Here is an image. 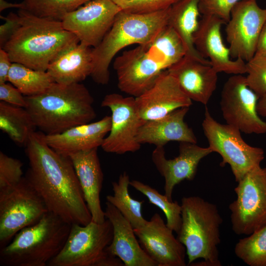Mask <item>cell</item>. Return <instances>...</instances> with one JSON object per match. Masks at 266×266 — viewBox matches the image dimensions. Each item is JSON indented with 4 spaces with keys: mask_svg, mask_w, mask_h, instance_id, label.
Segmentation results:
<instances>
[{
    "mask_svg": "<svg viewBox=\"0 0 266 266\" xmlns=\"http://www.w3.org/2000/svg\"><path fill=\"white\" fill-rule=\"evenodd\" d=\"M45 134L33 132L26 144L29 167L25 177L43 200L48 212L70 224L92 219L70 159L51 148Z\"/></svg>",
    "mask_w": 266,
    "mask_h": 266,
    "instance_id": "1",
    "label": "cell"
},
{
    "mask_svg": "<svg viewBox=\"0 0 266 266\" xmlns=\"http://www.w3.org/2000/svg\"><path fill=\"white\" fill-rule=\"evenodd\" d=\"M185 55L183 44L168 25L150 41L124 51L113 63L120 91L137 97Z\"/></svg>",
    "mask_w": 266,
    "mask_h": 266,
    "instance_id": "2",
    "label": "cell"
},
{
    "mask_svg": "<svg viewBox=\"0 0 266 266\" xmlns=\"http://www.w3.org/2000/svg\"><path fill=\"white\" fill-rule=\"evenodd\" d=\"M17 13L19 26L2 48L12 63L47 71L55 58L79 43L61 21L38 17L23 9Z\"/></svg>",
    "mask_w": 266,
    "mask_h": 266,
    "instance_id": "3",
    "label": "cell"
},
{
    "mask_svg": "<svg viewBox=\"0 0 266 266\" xmlns=\"http://www.w3.org/2000/svg\"><path fill=\"white\" fill-rule=\"evenodd\" d=\"M25 98V108L35 127L45 135L60 133L90 123L96 116L94 99L80 83L63 85L54 82L43 93Z\"/></svg>",
    "mask_w": 266,
    "mask_h": 266,
    "instance_id": "4",
    "label": "cell"
},
{
    "mask_svg": "<svg viewBox=\"0 0 266 266\" xmlns=\"http://www.w3.org/2000/svg\"><path fill=\"white\" fill-rule=\"evenodd\" d=\"M170 7L143 13L122 10L100 44L93 48V70L90 76L94 82L101 85L109 82L110 65L120 50L154 39L168 25Z\"/></svg>",
    "mask_w": 266,
    "mask_h": 266,
    "instance_id": "5",
    "label": "cell"
},
{
    "mask_svg": "<svg viewBox=\"0 0 266 266\" xmlns=\"http://www.w3.org/2000/svg\"><path fill=\"white\" fill-rule=\"evenodd\" d=\"M71 226L48 212L35 224L18 232L0 248V265L3 266H46L61 251Z\"/></svg>",
    "mask_w": 266,
    "mask_h": 266,
    "instance_id": "6",
    "label": "cell"
},
{
    "mask_svg": "<svg viewBox=\"0 0 266 266\" xmlns=\"http://www.w3.org/2000/svg\"><path fill=\"white\" fill-rule=\"evenodd\" d=\"M181 224L177 238L185 246L190 265L201 258L220 266L218 245L222 218L215 204L198 196L181 199Z\"/></svg>",
    "mask_w": 266,
    "mask_h": 266,
    "instance_id": "7",
    "label": "cell"
},
{
    "mask_svg": "<svg viewBox=\"0 0 266 266\" xmlns=\"http://www.w3.org/2000/svg\"><path fill=\"white\" fill-rule=\"evenodd\" d=\"M113 227L106 219L83 226H71L66 241L48 266H122V261L107 250L113 238Z\"/></svg>",
    "mask_w": 266,
    "mask_h": 266,
    "instance_id": "8",
    "label": "cell"
},
{
    "mask_svg": "<svg viewBox=\"0 0 266 266\" xmlns=\"http://www.w3.org/2000/svg\"><path fill=\"white\" fill-rule=\"evenodd\" d=\"M202 127L208 147L222 157L221 166L229 165L236 182L249 171L261 166L265 158L264 149L247 144L236 127L215 120L207 107Z\"/></svg>",
    "mask_w": 266,
    "mask_h": 266,
    "instance_id": "9",
    "label": "cell"
},
{
    "mask_svg": "<svg viewBox=\"0 0 266 266\" xmlns=\"http://www.w3.org/2000/svg\"><path fill=\"white\" fill-rule=\"evenodd\" d=\"M48 212L41 198L25 176L0 190V248L22 229L37 223Z\"/></svg>",
    "mask_w": 266,
    "mask_h": 266,
    "instance_id": "10",
    "label": "cell"
},
{
    "mask_svg": "<svg viewBox=\"0 0 266 266\" xmlns=\"http://www.w3.org/2000/svg\"><path fill=\"white\" fill-rule=\"evenodd\" d=\"M237 183L236 198L229 205L232 228L248 235L266 225V167L253 169Z\"/></svg>",
    "mask_w": 266,
    "mask_h": 266,
    "instance_id": "11",
    "label": "cell"
},
{
    "mask_svg": "<svg viewBox=\"0 0 266 266\" xmlns=\"http://www.w3.org/2000/svg\"><path fill=\"white\" fill-rule=\"evenodd\" d=\"M259 97L248 86L242 74L231 76L225 83L221 95L220 108L227 124L246 134L266 133V121L257 111Z\"/></svg>",
    "mask_w": 266,
    "mask_h": 266,
    "instance_id": "12",
    "label": "cell"
},
{
    "mask_svg": "<svg viewBox=\"0 0 266 266\" xmlns=\"http://www.w3.org/2000/svg\"><path fill=\"white\" fill-rule=\"evenodd\" d=\"M101 106L111 112V128L101 146L103 150L116 154L139 150L141 145L137 141L136 135L145 121L139 114L135 97L109 94L104 97Z\"/></svg>",
    "mask_w": 266,
    "mask_h": 266,
    "instance_id": "13",
    "label": "cell"
},
{
    "mask_svg": "<svg viewBox=\"0 0 266 266\" xmlns=\"http://www.w3.org/2000/svg\"><path fill=\"white\" fill-rule=\"evenodd\" d=\"M266 22V8L257 0H241L233 7L226 28L231 57L246 62L254 56L258 39Z\"/></svg>",
    "mask_w": 266,
    "mask_h": 266,
    "instance_id": "14",
    "label": "cell"
},
{
    "mask_svg": "<svg viewBox=\"0 0 266 266\" xmlns=\"http://www.w3.org/2000/svg\"><path fill=\"white\" fill-rule=\"evenodd\" d=\"M121 10L113 0H91L67 14L61 22L79 42L95 48L101 42Z\"/></svg>",
    "mask_w": 266,
    "mask_h": 266,
    "instance_id": "15",
    "label": "cell"
},
{
    "mask_svg": "<svg viewBox=\"0 0 266 266\" xmlns=\"http://www.w3.org/2000/svg\"><path fill=\"white\" fill-rule=\"evenodd\" d=\"M138 241L158 266H185L186 250L173 231L155 213L142 227L134 229Z\"/></svg>",
    "mask_w": 266,
    "mask_h": 266,
    "instance_id": "16",
    "label": "cell"
},
{
    "mask_svg": "<svg viewBox=\"0 0 266 266\" xmlns=\"http://www.w3.org/2000/svg\"><path fill=\"white\" fill-rule=\"evenodd\" d=\"M227 23L212 15H202L193 36L195 48L204 58H208L211 66L218 72L230 74L246 73V62L241 58L231 59L229 48L222 40L221 29Z\"/></svg>",
    "mask_w": 266,
    "mask_h": 266,
    "instance_id": "17",
    "label": "cell"
},
{
    "mask_svg": "<svg viewBox=\"0 0 266 266\" xmlns=\"http://www.w3.org/2000/svg\"><path fill=\"white\" fill-rule=\"evenodd\" d=\"M211 153L209 147H203L195 143L181 142L178 156L167 159L164 147H156L152 153V161L165 179V195L169 200H172L175 186L184 180H193L200 161Z\"/></svg>",
    "mask_w": 266,
    "mask_h": 266,
    "instance_id": "18",
    "label": "cell"
},
{
    "mask_svg": "<svg viewBox=\"0 0 266 266\" xmlns=\"http://www.w3.org/2000/svg\"><path fill=\"white\" fill-rule=\"evenodd\" d=\"M135 100L139 114L144 121L163 117L176 109L190 107L192 104V100L167 70L159 76L149 89L135 97Z\"/></svg>",
    "mask_w": 266,
    "mask_h": 266,
    "instance_id": "19",
    "label": "cell"
},
{
    "mask_svg": "<svg viewBox=\"0 0 266 266\" xmlns=\"http://www.w3.org/2000/svg\"><path fill=\"white\" fill-rule=\"evenodd\" d=\"M105 218L113 227V238L107 250L125 266H158L144 250L130 222L109 202H106Z\"/></svg>",
    "mask_w": 266,
    "mask_h": 266,
    "instance_id": "20",
    "label": "cell"
},
{
    "mask_svg": "<svg viewBox=\"0 0 266 266\" xmlns=\"http://www.w3.org/2000/svg\"><path fill=\"white\" fill-rule=\"evenodd\" d=\"M167 71L192 100L207 104L218 81V72L210 65L185 55Z\"/></svg>",
    "mask_w": 266,
    "mask_h": 266,
    "instance_id": "21",
    "label": "cell"
},
{
    "mask_svg": "<svg viewBox=\"0 0 266 266\" xmlns=\"http://www.w3.org/2000/svg\"><path fill=\"white\" fill-rule=\"evenodd\" d=\"M111 116H105L95 122L76 126L58 134L45 135L47 144L65 156L80 151L98 148L109 133Z\"/></svg>",
    "mask_w": 266,
    "mask_h": 266,
    "instance_id": "22",
    "label": "cell"
},
{
    "mask_svg": "<svg viewBox=\"0 0 266 266\" xmlns=\"http://www.w3.org/2000/svg\"><path fill=\"white\" fill-rule=\"evenodd\" d=\"M85 200L92 215V221L103 223L106 219L101 208L100 193L103 175L98 155V148L70 155Z\"/></svg>",
    "mask_w": 266,
    "mask_h": 266,
    "instance_id": "23",
    "label": "cell"
},
{
    "mask_svg": "<svg viewBox=\"0 0 266 266\" xmlns=\"http://www.w3.org/2000/svg\"><path fill=\"white\" fill-rule=\"evenodd\" d=\"M189 107L176 109L166 115L145 121L139 128L136 139L141 145L148 143L165 146L170 141L197 143L192 128L185 122Z\"/></svg>",
    "mask_w": 266,
    "mask_h": 266,
    "instance_id": "24",
    "label": "cell"
},
{
    "mask_svg": "<svg viewBox=\"0 0 266 266\" xmlns=\"http://www.w3.org/2000/svg\"><path fill=\"white\" fill-rule=\"evenodd\" d=\"M93 48L80 42L68 48L49 65L47 72L56 83H79L91 75Z\"/></svg>",
    "mask_w": 266,
    "mask_h": 266,
    "instance_id": "25",
    "label": "cell"
},
{
    "mask_svg": "<svg viewBox=\"0 0 266 266\" xmlns=\"http://www.w3.org/2000/svg\"><path fill=\"white\" fill-rule=\"evenodd\" d=\"M199 0H179L173 4L170 7L168 25L181 40L185 56L211 66L209 60L197 51L193 42V36L199 24Z\"/></svg>",
    "mask_w": 266,
    "mask_h": 266,
    "instance_id": "26",
    "label": "cell"
},
{
    "mask_svg": "<svg viewBox=\"0 0 266 266\" xmlns=\"http://www.w3.org/2000/svg\"><path fill=\"white\" fill-rule=\"evenodd\" d=\"M35 128L25 108L0 101V129L13 141L26 145Z\"/></svg>",
    "mask_w": 266,
    "mask_h": 266,
    "instance_id": "27",
    "label": "cell"
},
{
    "mask_svg": "<svg viewBox=\"0 0 266 266\" xmlns=\"http://www.w3.org/2000/svg\"><path fill=\"white\" fill-rule=\"evenodd\" d=\"M130 177L124 171L117 182H112L113 195H107L106 200L116 207L131 224L134 229L143 227L147 220L142 214L143 200L133 199L129 192Z\"/></svg>",
    "mask_w": 266,
    "mask_h": 266,
    "instance_id": "28",
    "label": "cell"
},
{
    "mask_svg": "<svg viewBox=\"0 0 266 266\" xmlns=\"http://www.w3.org/2000/svg\"><path fill=\"white\" fill-rule=\"evenodd\" d=\"M8 81L25 96L42 93L55 82L47 71L35 70L17 63H12Z\"/></svg>",
    "mask_w": 266,
    "mask_h": 266,
    "instance_id": "29",
    "label": "cell"
},
{
    "mask_svg": "<svg viewBox=\"0 0 266 266\" xmlns=\"http://www.w3.org/2000/svg\"><path fill=\"white\" fill-rule=\"evenodd\" d=\"M130 185L145 195L150 203L161 209L166 217V224L177 233L181 224V206L177 201L169 200L156 189L137 180H131Z\"/></svg>",
    "mask_w": 266,
    "mask_h": 266,
    "instance_id": "30",
    "label": "cell"
},
{
    "mask_svg": "<svg viewBox=\"0 0 266 266\" xmlns=\"http://www.w3.org/2000/svg\"><path fill=\"white\" fill-rule=\"evenodd\" d=\"M236 257L250 266H266V225L240 239L234 247Z\"/></svg>",
    "mask_w": 266,
    "mask_h": 266,
    "instance_id": "31",
    "label": "cell"
},
{
    "mask_svg": "<svg viewBox=\"0 0 266 266\" xmlns=\"http://www.w3.org/2000/svg\"><path fill=\"white\" fill-rule=\"evenodd\" d=\"M91 0H23V9L37 16L62 21L67 14Z\"/></svg>",
    "mask_w": 266,
    "mask_h": 266,
    "instance_id": "32",
    "label": "cell"
},
{
    "mask_svg": "<svg viewBox=\"0 0 266 266\" xmlns=\"http://www.w3.org/2000/svg\"><path fill=\"white\" fill-rule=\"evenodd\" d=\"M246 73L248 87L259 98L266 94V57L254 56L246 62Z\"/></svg>",
    "mask_w": 266,
    "mask_h": 266,
    "instance_id": "33",
    "label": "cell"
},
{
    "mask_svg": "<svg viewBox=\"0 0 266 266\" xmlns=\"http://www.w3.org/2000/svg\"><path fill=\"white\" fill-rule=\"evenodd\" d=\"M23 163L0 152V190L18 183L24 177Z\"/></svg>",
    "mask_w": 266,
    "mask_h": 266,
    "instance_id": "34",
    "label": "cell"
},
{
    "mask_svg": "<svg viewBox=\"0 0 266 266\" xmlns=\"http://www.w3.org/2000/svg\"><path fill=\"white\" fill-rule=\"evenodd\" d=\"M122 10L148 13L168 8L179 0H113Z\"/></svg>",
    "mask_w": 266,
    "mask_h": 266,
    "instance_id": "35",
    "label": "cell"
},
{
    "mask_svg": "<svg viewBox=\"0 0 266 266\" xmlns=\"http://www.w3.org/2000/svg\"><path fill=\"white\" fill-rule=\"evenodd\" d=\"M240 0H199V7L202 15L216 16L227 23L234 5Z\"/></svg>",
    "mask_w": 266,
    "mask_h": 266,
    "instance_id": "36",
    "label": "cell"
},
{
    "mask_svg": "<svg viewBox=\"0 0 266 266\" xmlns=\"http://www.w3.org/2000/svg\"><path fill=\"white\" fill-rule=\"evenodd\" d=\"M0 100L23 108L27 105L25 96L14 86L6 83L0 84Z\"/></svg>",
    "mask_w": 266,
    "mask_h": 266,
    "instance_id": "37",
    "label": "cell"
},
{
    "mask_svg": "<svg viewBox=\"0 0 266 266\" xmlns=\"http://www.w3.org/2000/svg\"><path fill=\"white\" fill-rule=\"evenodd\" d=\"M5 22L0 26V46L2 48L19 24L18 13L10 12L6 17L0 16Z\"/></svg>",
    "mask_w": 266,
    "mask_h": 266,
    "instance_id": "38",
    "label": "cell"
},
{
    "mask_svg": "<svg viewBox=\"0 0 266 266\" xmlns=\"http://www.w3.org/2000/svg\"><path fill=\"white\" fill-rule=\"evenodd\" d=\"M12 62L8 54L0 48V84L8 81V76Z\"/></svg>",
    "mask_w": 266,
    "mask_h": 266,
    "instance_id": "39",
    "label": "cell"
},
{
    "mask_svg": "<svg viewBox=\"0 0 266 266\" xmlns=\"http://www.w3.org/2000/svg\"><path fill=\"white\" fill-rule=\"evenodd\" d=\"M254 56L266 57V22L259 35Z\"/></svg>",
    "mask_w": 266,
    "mask_h": 266,
    "instance_id": "40",
    "label": "cell"
},
{
    "mask_svg": "<svg viewBox=\"0 0 266 266\" xmlns=\"http://www.w3.org/2000/svg\"><path fill=\"white\" fill-rule=\"evenodd\" d=\"M257 111L260 116L266 117V94L259 98Z\"/></svg>",
    "mask_w": 266,
    "mask_h": 266,
    "instance_id": "41",
    "label": "cell"
},
{
    "mask_svg": "<svg viewBox=\"0 0 266 266\" xmlns=\"http://www.w3.org/2000/svg\"><path fill=\"white\" fill-rule=\"evenodd\" d=\"M24 5L22 2L20 3H12L5 0H0V11H2L7 8H15L23 9Z\"/></svg>",
    "mask_w": 266,
    "mask_h": 266,
    "instance_id": "42",
    "label": "cell"
}]
</instances>
